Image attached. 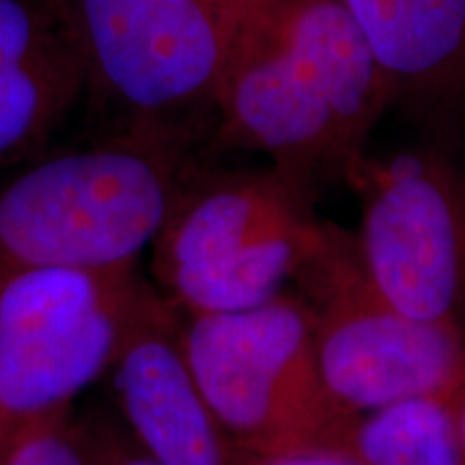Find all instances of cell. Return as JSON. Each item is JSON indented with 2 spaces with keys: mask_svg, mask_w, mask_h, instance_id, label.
<instances>
[{
  "mask_svg": "<svg viewBox=\"0 0 465 465\" xmlns=\"http://www.w3.org/2000/svg\"><path fill=\"white\" fill-rule=\"evenodd\" d=\"M183 345L213 416L246 457L345 449L358 414L325 386L311 306L295 289L248 311L183 315Z\"/></svg>",
  "mask_w": 465,
  "mask_h": 465,
  "instance_id": "cell-4",
  "label": "cell"
},
{
  "mask_svg": "<svg viewBox=\"0 0 465 465\" xmlns=\"http://www.w3.org/2000/svg\"><path fill=\"white\" fill-rule=\"evenodd\" d=\"M360 465H465L452 397H416L358 414L345 449Z\"/></svg>",
  "mask_w": 465,
  "mask_h": 465,
  "instance_id": "cell-12",
  "label": "cell"
},
{
  "mask_svg": "<svg viewBox=\"0 0 465 465\" xmlns=\"http://www.w3.org/2000/svg\"><path fill=\"white\" fill-rule=\"evenodd\" d=\"M312 312L323 381L353 414L416 397H452L465 386V325L424 322L377 293L353 232L325 223L323 242L295 278Z\"/></svg>",
  "mask_w": 465,
  "mask_h": 465,
  "instance_id": "cell-5",
  "label": "cell"
},
{
  "mask_svg": "<svg viewBox=\"0 0 465 465\" xmlns=\"http://www.w3.org/2000/svg\"><path fill=\"white\" fill-rule=\"evenodd\" d=\"M190 121L138 124L130 136L69 151L0 190V261L67 270L136 267L192 166Z\"/></svg>",
  "mask_w": 465,
  "mask_h": 465,
  "instance_id": "cell-2",
  "label": "cell"
},
{
  "mask_svg": "<svg viewBox=\"0 0 465 465\" xmlns=\"http://www.w3.org/2000/svg\"><path fill=\"white\" fill-rule=\"evenodd\" d=\"M371 54L392 106L438 119L465 114V0H342Z\"/></svg>",
  "mask_w": 465,
  "mask_h": 465,
  "instance_id": "cell-11",
  "label": "cell"
},
{
  "mask_svg": "<svg viewBox=\"0 0 465 465\" xmlns=\"http://www.w3.org/2000/svg\"><path fill=\"white\" fill-rule=\"evenodd\" d=\"M317 192L270 168L192 164L160 235L153 276L183 315L261 306L289 291L323 242Z\"/></svg>",
  "mask_w": 465,
  "mask_h": 465,
  "instance_id": "cell-3",
  "label": "cell"
},
{
  "mask_svg": "<svg viewBox=\"0 0 465 465\" xmlns=\"http://www.w3.org/2000/svg\"><path fill=\"white\" fill-rule=\"evenodd\" d=\"M121 424L158 465H248L213 416L183 345V315L144 282L108 373Z\"/></svg>",
  "mask_w": 465,
  "mask_h": 465,
  "instance_id": "cell-9",
  "label": "cell"
},
{
  "mask_svg": "<svg viewBox=\"0 0 465 465\" xmlns=\"http://www.w3.org/2000/svg\"><path fill=\"white\" fill-rule=\"evenodd\" d=\"M360 205L353 232L383 300L424 322L465 325V171L431 144L362 153L345 182Z\"/></svg>",
  "mask_w": 465,
  "mask_h": 465,
  "instance_id": "cell-7",
  "label": "cell"
},
{
  "mask_svg": "<svg viewBox=\"0 0 465 465\" xmlns=\"http://www.w3.org/2000/svg\"><path fill=\"white\" fill-rule=\"evenodd\" d=\"M0 465H93V459L67 407L11 427L0 438Z\"/></svg>",
  "mask_w": 465,
  "mask_h": 465,
  "instance_id": "cell-13",
  "label": "cell"
},
{
  "mask_svg": "<svg viewBox=\"0 0 465 465\" xmlns=\"http://www.w3.org/2000/svg\"><path fill=\"white\" fill-rule=\"evenodd\" d=\"M248 465H360L345 450H304L293 455L250 459Z\"/></svg>",
  "mask_w": 465,
  "mask_h": 465,
  "instance_id": "cell-15",
  "label": "cell"
},
{
  "mask_svg": "<svg viewBox=\"0 0 465 465\" xmlns=\"http://www.w3.org/2000/svg\"><path fill=\"white\" fill-rule=\"evenodd\" d=\"M93 465H158L141 450L121 422L102 411L78 418Z\"/></svg>",
  "mask_w": 465,
  "mask_h": 465,
  "instance_id": "cell-14",
  "label": "cell"
},
{
  "mask_svg": "<svg viewBox=\"0 0 465 465\" xmlns=\"http://www.w3.org/2000/svg\"><path fill=\"white\" fill-rule=\"evenodd\" d=\"M392 106L342 0H265L213 93L216 149L254 151L312 190L345 182Z\"/></svg>",
  "mask_w": 465,
  "mask_h": 465,
  "instance_id": "cell-1",
  "label": "cell"
},
{
  "mask_svg": "<svg viewBox=\"0 0 465 465\" xmlns=\"http://www.w3.org/2000/svg\"><path fill=\"white\" fill-rule=\"evenodd\" d=\"M144 282L136 267L89 272L0 261V438L67 410L108 373Z\"/></svg>",
  "mask_w": 465,
  "mask_h": 465,
  "instance_id": "cell-6",
  "label": "cell"
},
{
  "mask_svg": "<svg viewBox=\"0 0 465 465\" xmlns=\"http://www.w3.org/2000/svg\"><path fill=\"white\" fill-rule=\"evenodd\" d=\"M452 411H455L457 433H459V441H461V450L465 459V386L459 392L452 394Z\"/></svg>",
  "mask_w": 465,
  "mask_h": 465,
  "instance_id": "cell-16",
  "label": "cell"
},
{
  "mask_svg": "<svg viewBox=\"0 0 465 465\" xmlns=\"http://www.w3.org/2000/svg\"><path fill=\"white\" fill-rule=\"evenodd\" d=\"M91 84L67 0H0V166L37 149Z\"/></svg>",
  "mask_w": 465,
  "mask_h": 465,
  "instance_id": "cell-10",
  "label": "cell"
},
{
  "mask_svg": "<svg viewBox=\"0 0 465 465\" xmlns=\"http://www.w3.org/2000/svg\"><path fill=\"white\" fill-rule=\"evenodd\" d=\"M89 80L138 124L212 110L226 61L265 0H67Z\"/></svg>",
  "mask_w": 465,
  "mask_h": 465,
  "instance_id": "cell-8",
  "label": "cell"
}]
</instances>
